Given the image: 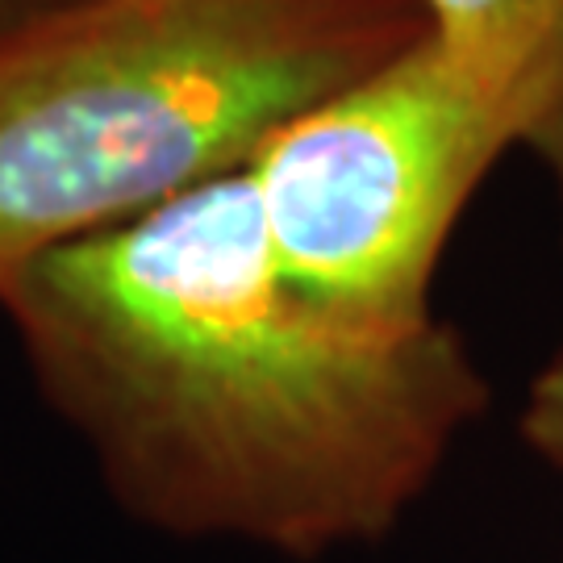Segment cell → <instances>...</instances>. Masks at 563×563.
<instances>
[{
    "label": "cell",
    "instance_id": "3",
    "mask_svg": "<svg viewBox=\"0 0 563 563\" xmlns=\"http://www.w3.org/2000/svg\"><path fill=\"white\" fill-rule=\"evenodd\" d=\"M530 130L434 38L288 121L246 163L284 284L376 334L434 322L430 280L467 197Z\"/></svg>",
    "mask_w": 563,
    "mask_h": 563
},
{
    "label": "cell",
    "instance_id": "1",
    "mask_svg": "<svg viewBox=\"0 0 563 563\" xmlns=\"http://www.w3.org/2000/svg\"><path fill=\"white\" fill-rule=\"evenodd\" d=\"M0 309L113 497L184 539L376 543L488 405L439 318L376 334L301 301L246 167L34 255Z\"/></svg>",
    "mask_w": 563,
    "mask_h": 563
},
{
    "label": "cell",
    "instance_id": "5",
    "mask_svg": "<svg viewBox=\"0 0 563 563\" xmlns=\"http://www.w3.org/2000/svg\"><path fill=\"white\" fill-rule=\"evenodd\" d=\"M522 439L563 476V342L530 384L522 409Z\"/></svg>",
    "mask_w": 563,
    "mask_h": 563
},
{
    "label": "cell",
    "instance_id": "2",
    "mask_svg": "<svg viewBox=\"0 0 563 563\" xmlns=\"http://www.w3.org/2000/svg\"><path fill=\"white\" fill-rule=\"evenodd\" d=\"M430 38L418 0H76L0 42V280L209 180Z\"/></svg>",
    "mask_w": 563,
    "mask_h": 563
},
{
    "label": "cell",
    "instance_id": "4",
    "mask_svg": "<svg viewBox=\"0 0 563 563\" xmlns=\"http://www.w3.org/2000/svg\"><path fill=\"white\" fill-rule=\"evenodd\" d=\"M430 38L518 104L563 197V0H418Z\"/></svg>",
    "mask_w": 563,
    "mask_h": 563
},
{
    "label": "cell",
    "instance_id": "6",
    "mask_svg": "<svg viewBox=\"0 0 563 563\" xmlns=\"http://www.w3.org/2000/svg\"><path fill=\"white\" fill-rule=\"evenodd\" d=\"M67 4H76V0H0V42L18 38L21 30L38 25Z\"/></svg>",
    "mask_w": 563,
    "mask_h": 563
}]
</instances>
